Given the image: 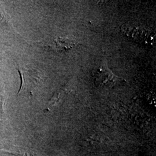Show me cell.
<instances>
[{"label": "cell", "instance_id": "cell-1", "mask_svg": "<svg viewBox=\"0 0 156 156\" xmlns=\"http://www.w3.org/2000/svg\"><path fill=\"white\" fill-rule=\"evenodd\" d=\"M95 85L98 87L111 89L124 80L115 75L109 69L106 60L102 62L92 72Z\"/></svg>", "mask_w": 156, "mask_h": 156}, {"label": "cell", "instance_id": "cell-2", "mask_svg": "<svg viewBox=\"0 0 156 156\" xmlns=\"http://www.w3.org/2000/svg\"><path fill=\"white\" fill-rule=\"evenodd\" d=\"M0 152L8 153L16 156H35L31 151L24 147L16 146L0 141Z\"/></svg>", "mask_w": 156, "mask_h": 156}, {"label": "cell", "instance_id": "cell-3", "mask_svg": "<svg viewBox=\"0 0 156 156\" xmlns=\"http://www.w3.org/2000/svg\"><path fill=\"white\" fill-rule=\"evenodd\" d=\"M78 44L71 39L57 38L54 41V46L59 51H67L75 48Z\"/></svg>", "mask_w": 156, "mask_h": 156}, {"label": "cell", "instance_id": "cell-4", "mask_svg": "<svg viewBox=\"0 0 156 156\" xmlns=\"http://www.w3.org/2000/svg\"><path fill=\"white\" fill-rule=\"evenodd\" d=\"M6 100L5 89L2 87L0 90V117H4L5 113L4 111V104Z\"/></svg>", "mask_w": 156, "mask_h": 156}]
</instances>
